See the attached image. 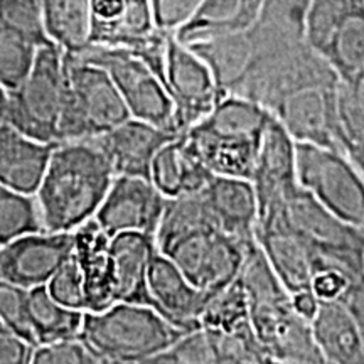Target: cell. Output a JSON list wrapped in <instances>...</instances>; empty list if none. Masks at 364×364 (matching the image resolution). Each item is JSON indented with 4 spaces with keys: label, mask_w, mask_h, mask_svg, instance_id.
<instances>
[{
    "label": "cell",
    "mask_w": 364,
    "mask_h": 364,
    "mask_svg": "<svg viewBox=\"0 0 364 364\" xmlns=\"http://www.w3.org/2000/svg\"><path fill=\"white\" fill-rule=\"evenodd\" d=\"M250 322L258 343L280 364H324L311 322L295 311L292 295L280 284L258 245L250 250L240 273Z\"/></svg>",
    "instance_id": "obj_2"
},
{
    "label": "cell",
    "mask_w": 364,
    "mask_h": 364,
    "mask_svg": "<svg viewBox=\"0 0 364 364\" xmlns=\"http://www.w3.org/2000/svg\"><path fill=\"white\" fill-rule=\"evenodd\" d=\"M36 346L0 321V364H33Z\"/></svg>",
    "instance_id": "obj_37"
},
{
    "label": "cell",
    "mask_w": 364,
    "mask_h": 364,
    "mask_svg": "<svg viewBox=\"0 0 364 364\" xmlns=\"http://www.w3.org/2000/svg\"><path fill=\"white\" fill-rule=\"evenodd\" d=\"M338 86H316L287 97L270 112L295 142L343 152L339 144Z\"/></svg>",
    "instance_id": "obj_15"
},
{
    "label": "cell",
    "mask_w": 364,
    "mask_h": 364,
    "mask_svg": "<svg viewBox=\"0 0 364 364\" xmlns=\"http://www.w3.org/2000/svg\"><path fill=\"white\" fill-rule=\"evenodd\" d=\"M154 307L181 331L201 329V316L211 295L198 289L166 255L157 252L149 273Z\"/></svg>",
    "instance_id": "obj_18"
},
{
    "label": "cell",
    "mask_w": 364,
    "mask_h": 364,
    "mask_svg": "<svg viewBox=\"0 0 364 364\" xmlns=\"http://www.w3.org/2000/svg\"><path fill=\"white\" fill-rule=\"evenodd\" d=\"M54 145L27 136L11 124L0 125V184L36 194Z\"/></svg>",
    "instance_id": "obj_22"
},
{
    "label": "cell",
    "mask_w": 364,
    "mask_h": 364,
    "mask_svg": "<svg viewBox=\"0 0 364 364\" xmlns=\"http://www.w3.org/2000/svg\"><path fill=\"white\" fill-rule=\"evenodd\" d=\"M65 90V51L54 43L41 46L27 78L9 91L7 124L39 142L58 144Z\"/></svg>",
    "instance_id": "obj_5"
},
{
    "label": "cell",
    "mask_w": 364,
    "mask_h": 364,
    "mask_svg": "<svg viewBox=\"0 0 364 364\" xmlns=\"http://www.w3.org/2000/svg\"><path fill=\"white\" fill-rule=\"evenodd\" d=\"M33 364H110L81 338L36 348Z\"/></svg>",
    "instance_id": "obj_33"
},
{
    "label": "cell",
    "mask_w": 364,
    "mask_h": 364,
    "mask_svg": "<svg viewBox=\"0 0 364 364\" xmlns=\"http://www.w3.org/2000/svg\"><path fill=\"white\" fill-rule=\"evenodd\" d=\"M167 198L147 177L115 176L95 221L110 238L142 233L156 238Z\"/></svg>",
    "instance_id": "obj_13"
},
{
    "label": "cell",
    "mask_w": 364,
    "mask_h": 364,
    "mask_svg": "<svg viewBox=\"0 0 364 364\" xmlns=\"http://www.w3.org/2000/svg\"><path fill=\"white\" fill-rule=\"evenodd\" d=\"M306 43L349 85L364 71V0H311Z\"/></svg>",
    "instance_id": "obj_6"
},
{
    "label": "cell",
    "mask_w": 364,
    "mask_h": 364,
    "mask_svg": "<svg viewBox=\"0 0 364 364\" xmlns=\"http://www.w3.org/2000/svg\"><path fill=\"white\" fill-rule=\"evenodd\" d=\"M73 250V233L39 231L9 241L0 247V280L27 290L46 287L70 260Z\"/></svg>",
    "instance_id": "obj_14"
},
{
    "label": "cell",
    "mask_w": 364,
    "mask_h": 364,
    "mask_svg": "<svg viewBox=\"0 0 364 364\" xmlns=\"http://www.w3.org/2000/svg\"><path fill=\"white\" fill-rule=\"evenodd\" d=\"M257 243L247 245L220 230H203L177 241L164 252L193 284L215 295L238 280L247 255Z\"/></svg>",
    "instance_id": "obj_10"
},
{
    "label": "cell",
    "mask_w": 364,
    "mask_h": 364,
    "mask_svg": "<svg viewBox=\"0 0 364 364\" xmlns=\"http://www.w3.org/2000/svg\"><path fill=\"white\" fill-rule=\"evenodd\" d=\"M0 34L24 39L38 48L53 43L44 29L41 0H0Z\"/></svg>",
    "instance_id": "obj_30"
},
{
    "label": "cell",
    "mask_w": 364,
    "mask_h": 364,
    "mask_svg": "<svg viewBox=\"0 0 364 364\" xmlns=\"http://www.w3.org/2000/svg\"><path fill=\"white\" fill-rule=\"evenodd\" d=\"M154 22L159 31L176 34L182 26L193 19L204 0H150Z\"/></svg>",
    "instance_id": "obj_36"
},
{
    "label": "cell",
    "mask_w": 364,
    "mask_h": 364,
    "mask_svg": "<svg viewBox=\"0 0 364 364\" xmlns=\"http://www.w3.org/2000/svg\"><path fill=\"white\" fill-rule=\"evenodd\" d=\"M46 287H48V290L58 302L65 304V306L71 309H78V311L86 312L85 282L75 255H71L70 260L54 273V277Z\"/></svg>",
    "instance_id": "obj_35"
},
{
    "label": "cell",
    "mask_w": 364,
    "mask_h": 364,
    "mask_svg": "<svg viewBox=\"0 0 364 364\" xmlns=\"http://www.w3.org/2000/svg\"><path fill=\"white\" fill-rule=\"evenodd\" d=\"M0 321L34 346L29 321V290L0 280Z\"/></svg>",
    "instance_id": "obj_32"
},
{
    "label": "cell",
    "mask_w": 364,
    "mask_h": 364,
    "mask_svg": "<svg viewBox=\"0 0 364 364\" xmlns=\"http://www.w3.org/2000/svg\"><path fill=\"white\" fill-rule=\"evenodd\" d=\"M324 364H329V363H324Z\"/></svg>",
    "instance_id": "obj_40"
},
{
    "label": "cell",
    "mask_w": 364,
    "mask_h": 364,
    "mask_svg": "<svg viewBox=\"0 0 364 364\" xmlns=\"http://www.w3.org/2000/svg\"><path fill=\"white\" fill-rule=\"evenodd\" d=\"M164 85L174 102L179 135L206 118L223 98L209 66L176 34L167 41Z\"/></svg>",
    "instance_id": "obj_11"
},
{
    "label": "cell",
    "mask_w": 364,
    "mask_h": 364,
    "mask_svg": "<svg viewBox=\"0 0 364 364\" xmlns=\"http://www.w3.org/2000/svg\"><path fill=\"white\" fill-rule=\"evenodd\" d=\"M203 196L218 230L247 245L257 243L258 203L252 181L215 176Z\"/></svg>",
    "instance_id": "obj_20"
},
{
    "label": "cell",
    "mask_w": 364,
    "mask_h": 364,
    "mask_svg": "<svg viewBox=\"0 0 364 364\" xmlns=\"http://www.w3.org/2000/svg\"><path fill=\"white\" fill-rule=\"evenodd\" d=\"M85 314L58 302L48 287L29 290V321L36 348L80 338Z\"/></svg>",
    "instance_id": "obj_26"
},
{
    "label": "cell",
    "mask_w": 364,
    "mask_h": 364,
    "mask_svg": "<svg viewBox=\"0 0 364 364\" xmlns=\"http://www.w3.org/2000/svg\"><path fill=\"white\" fill-rule=\"evenodd\" d=\"M182 135L213 176L252 181L263 132L260 135L238 134L199 122Z\"/></svg>",
    "instance_id": "obj_17"
},
{
    "label": "cell",
    "mask_w": 364,
    "mask_h": 364,
    "mask_svg": "<svg viewBox=\"0 0 364 364\" xmlns=\"http://www.w3.org/2000/svg\"><path fill=\"white\" fill-rule=\"evenodd\" d=\"M66 90L58 144L91 140L129 120L120 91L103 68L65 53Z\"/></svg>",
    "instance_id": "obj_4"
},
{
    "label": "cell",
    "mask_w": 364,
    "mask_h": 364,
    "mask_svg": "<svg viewBox=\"0 0 364 364\" xmlns=\"http://www.w3.org/2000/svg\"><path fill=\"white\" fill-rule=\"evenodd\" d=\"M150 359L154 364H215L211 346L203 329L186 332L167 351Z\"/></svg>",
    "instance_id": "obj_34"
},
{
    "label": "cell",
    "mask_w": 364,
    "mask_h": 364,
    "mask_svg": "<svg viewBox=\"0 0 364 364\" xmlns=\"http://www.w3.org/2000/svg\"><path fill=\"white\" fill-rule=\"evenodd\" d=\"M252 182L257 193L258 220L284 208L299 191L297 142L275 115H270L263 130Z\"/></svg>",
    "instance_id": "obj_12"
},
{
    "label": "cell",
    "mask_w": 364,
    "mask_h": 364,
    "mask_svg": "<svg viewBox=\"0 0 364 364\" xmlns=\"http://www.w3.org/2000/svg\"><path fill=\"white\" fill-rule=\"evenodd\" d=\"M71 56L103 68L110 75L132 118L179 135L176 129V107L169 91L144 59L129 49L100 44H90Z\"/></svg>",
    "instance_id": "obj_8"
},
{
    "label": "cell",
    "mask_w": 364,
    "mask_h": 364,
    "mask_svg": "<svg viewBox=\"0 0 364 364\" xmlns=\"http://www.w3.org/2000/svg\"><path fill=\"white\" fill-rule=\"evenodd\" d=\"M48 38L66 54H78L91 43V0H41Z\"/></svg>",
    "instance_id": "obj_27"
},
{
    "label": "cell",
    "mask_w": 364,
    "mask_h": 364,
    "mask_svg": "<svg viewBox=\"0 0 364 364\" xmlns=\"http://www.w3.org/2000/svg\"><path fill=\"white\" fill-rule=\"evenodd\" d=\"M289 225L306 243L311 262H331L364 273V230L339 220L299 188L287 201Z\"/></svg>",
    "instance_id": "obj_9"
},
{
    "label": "cell",
    "mask_w": 364,
    "mask_h": 364,
    "mask_svg": "<svg viewBox=\"0 0 364 364\" xmlns=\"http://www.w3.org/2000/svg\"><path fill=\"white\" fill-rule=\"evenodd\" d=\"M211 228L218 230L203 191L167 198L166 209H164L156 233L157 250L164 253L186 236L203 230H211Z\"/></svg>",
    "instance_id": "obj_28"
},
{
    "label": "cell",
    "mask_w": 364,
    "mask_h": 364,
    "mask_svg": "<svg viewBox=\"0 0 364 364\" xmlns=\"http://www.w3.org/2000/svg\"><path fill=\"white\" fill-rule=\"evenodd\" d=\"M115 302L142 304L152 309L149 273L157 255L156 238L142 233H122L110 241Z\"/></svg>",
    "instance_id": "obj_19"
},
{
    "label": "cell",
    "mask_w": 364,
    "mask_h": 364,
    "mask_svg": "<svg viewBox=\"0 0 364 364\" xmlns=\"http://www.w3.org/2000/svg\"><path fill=\"white\" fill-rule=\"evenodd\" d=\"M113 179L110 162L91 140L54 145L36 191L46 231L75 233L95 220Z\"/></svg>",
    "instance_id": "obj_1"
},
{
    "label": "cell",
    "mask_w": 364,
    "mask_h": 364,
    "mask_svg": "<svg viewBox=\"0 0 364 364\" xmlns=\"http://www.w3.org/2000/svg\"><path fill=\"white\" fill-rule=\"evenodd\" d=\"M213 177L211 171L186 142L184 135L164 145L150 166V181L166 198L199 193Z\"/></svg>",
    "instance_id": "obj_25"
},
{
    "label": "cell",
    "mask_w": 364,
    "mask_h": 364,
    "mask_svg": "<svg viewBox=\"0 0 364 364\" xmlns=\"http://www.w3.org/2000/svg\"><path fill=\"white\" fill-rule=\"evenodd\" d=\"M292 302H294L295 311L299 312V316H302L309 322L312 321L314 316H316L318 311V306H321V302H318L316 295H314L311 290H304V292L294 294Z\"/></svg>",
    "instance_id": "obj_38"
},
{
    "label": "cell",
    "mask_w": 364,
    "mask_h": 364,
    "mask_svg": "<svg viewBox=\"0 0 364 364\" xmlns=\"http://www.w3.org/2000/svg\"><path fill=\"white\" fill-rule=\"evenodd\" d=\"M7 112H9V91L0 85V125L7 124Z\"/></svg>",
    "instance_id": "obj_39"
},
{
    "label": "cell",
    "mask_w": 364,
    "mask_h": 364,
    "mask_svg": "<svg viewBox=\"0 0 364 364\" xmlns=\"http://www.w3.org/2000/svg\"><path fill=\"white\" fill-rule=\"evenodd\" d=\"M297 184L339 220L364 230V174L344 152L297 142Z\"/></svg>",
    "instance_id": "obj_7"
},
{
    "label": "cell",
    "mask_w": 364,
    "mask_h": 364,
    "mask_svg": "<svg viewBox=\"0 0 364 364\" xmlns=\"http://www.w3.org/2000/svg\"><path fill=\"white\" fill-rule=\"evenodd\" d=\"M314 341L329 364H364L361 331L341 302H324L311 321Z\"/></svg>",
    "instance_id": "obj_24"
},
{
    "label": "cell",
    "mask_w": 364,
    "mask_h": 364,
    "mask_svg": "<svg viewBox=\"0 0 364 364\" xmlns=\"http://www.w3.org/2000/svg\"><path fill=\"white\" fill-rule=\"evenodd\" d=\"M176 134L147 122L129 118L115 129L91 139L110 162L115 176H134L150 179V166L164 145L174 140Z\"/></svg>",
    "instance_id": "obj_16"
},
{
    "label": "cell",
    "mask_w": 364,
    "mask_h": 364,
    "mask_svg": "<svg viewBox=\"0 0 364 364\" xmlns=\"http://www.w3.org/2000/svg\"><path fill=\"white\" fill-rule=\"evenodd\" d=\"M38 49L24 39L0 34V85L7 91L16 90L27 78Z\"/></svg>",
    "instance_id": "obj_31"
},
{
    "label": "cell",
    "mask_w": 364,
    "mask_h": 364,
    "mask_svg": "<svg viewBox=\"0 0 364 364\" xmlns=\"http://www.w3.org/2000/svg\"><path fill=\"white\" fill-rule=\"evenodd\" d=\"M262 6L263 0H204L193 19L177 31L176 38L191 46L243 34L258 21Z\"/></svg>",
    "instance_id": "obj_23"
},
{
    "label": "cell",
    "mask_w": 364,
    "mask_h": 364,
    "mask_svg": "<svg viewBox=\"0 0 364 364\" xmlns=\"http://www.w3.org/2000/svg\"><path fill=\"white\" fill-rule=\"evenodd\" d=\"M75 255L85 282L86 312H100L115 302L110 241L98 223L91 220L73 233Z\"/></svg>",
    "instance_id": "obj_21"
},
{
    "label": "cell",
    "mask_w": 364,
    "mask_h": 364,
    "mask_svg": "<svg viewBox=\"0 0 364 364\" xmlns=\"http://www.w3.org/2000/svg\"><path fill=\"white\" fill-rule=\"evenodd\" d=\"M39 231H46V228L36 194L0 184V247Z\"/></svg>",
    "instance_id": "obj_29"
},
{
    "label": "cell",
    "mask_w": 364,
    "mask_h": 364,
    "mask_svg": "<svg viewBox=\"0 0 364 364\" xmlns=\"http://www.w3.org/2000/svg\"><path fill=\"white\" fill-rule=\"evenodd\" d=\"M184 334L156 309L113 302L105 311L85 314L80 338L105 359L135 363L167 351Z\"/></svg>",
    "instance_id": "obj_3"
}]
</instances>
